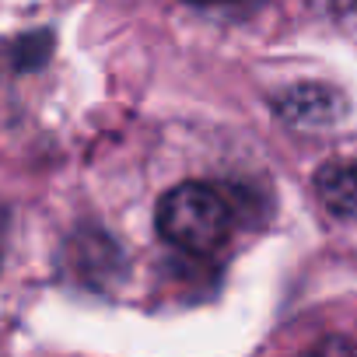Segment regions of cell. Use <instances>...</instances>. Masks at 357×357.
<instances>
[{"label":"cell","mask_w":357,"mask_h":357,"mask_svg":"<svg viewBox=\"0 0 357 357\" xmlns=\"http://www.w3.org/2000/svg\"><path fill=\"white\" fill-rule=\"evenodd\" d=\"M235 228V204L225 190L211 183H183L161 197L158 231L168 245L190 256L218 252Z\"/></svg>","instance_id":"cell-1"},{"label":"cell","mask_w":357,"mask_h":357,"mask_svg":"<svg viewBox=\"0 0 357 357\" xmlns=\"http://www.w3.org/2000/svg\"><path fill=\"white\" fill-rule=\"evenodd\" d=\"M277 112L294 126H326L343 116V98L326 84H294L277 98Z\"/></svg>","instance_id":"cell-2"},{"label":"cell","mask_w":357,"mask_h":357,"mask_svg":"<svg viewBox=\"0 0 357 357\" xmlns=\"http://www.w3.org/2000/svg\"><path fill=\"white\" fill-rule=\"evenodd\" d=\"M315 197L333 218L357 221V158L326 161L315 172Z\"/></svg>","instance_id":"cell-3"},{"label":"cell","mask_w":357,"mask_h":357,"mask_svg":"<svg viewBox=\"0 0 357 357\" xmlns=\"http://www.w3.org/2000/svg\"><path fill=\"white\" fill-rule=\"evenodd\" d=\"M70 252L77 256V270H84V273H81L84 280L109 277V273H112V259L119 256L116 242L98 238V235H84L81 242H74V245H70Z\"/></svg>","instance_id":"cell-4"},{"label":"cell","mask_w":357,"mask_h":357,"mask_svg":"<svg viewBox=\"0 0 357 357\" xmlns=\"http://www.w3.org/2000/svg\"><path fill=\"white\" fill-rule=\"evenodd\" d=\"M301 357H357V347L343 336H326V340L312 343Z\"/></svg>","instance_id":"cell-5"},{"label":"cell","mask_w":357,"mask_h":357,"mask_svg":"<svg viewBox=\"0 0 357 357\" xmlns=\"http://www.w3.org/2000/svg\"><path fill=\"white\" fill-rule=\"evenodd\" d=\"M197 8H252L259 0H190Z\"/></svg>","instance_id":"cell-6"},{"label":"cell","mask_w":357,"mask_h":357,"mask_svg":"<svg viewBox=\"0 0 357 357\" xmlns=\"http://www.w3.org/2000/svg\"><path fill=\"white\" fill-rule=\"evenodd\" d=\"M4 245H8V211L0 207V263H4Z\"/></svg>","instance_id":"cell-7"}]
</instances>
